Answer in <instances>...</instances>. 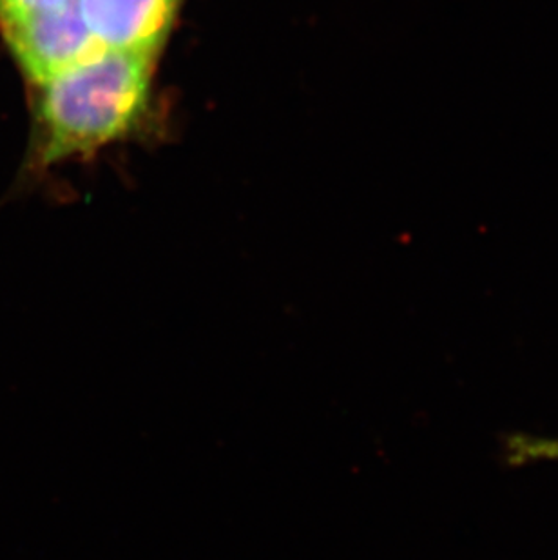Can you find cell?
<instances>
[{"instance_id": "obj_1", "label": "cell", "mask_w": 558, "mask_h": 560, "mask_svg": "<svg viewBox=\"0 0 558 560\" xmlns=\"http://www.w3.org/2000/svg\"><path fill=\"white\" fill-rule=\"evenodd\" d=\"M153 55L102 49L43 88L40 160L93 153L126 135L148 104Z\"/></svg>"}, {"instance_id": "obj_2", "label": "cell", "mask_w": 558, "mask_h": 560, "mask_svg": "<svg viewBox=\"0 0 558 560\" xmlns=\"http://www.w3.org/2000/svg\"><path fill=\"white\" fill-rule=\"evenodd\" d=\"M5 43L22 71L43 85L101 54L74 0L58 10L0 21Z\"/></svg>"}, {"instance_id": "obj_3", "label": "cell", "mask_w": 558, "mask_h": 560, "mask_svg": "<svg viewBox=\"0 0 558 560\" xmlns=\"http://www.w3.org/2000/svg\"><path fill=\"white\" fill-rule=\"evenodd\" d=\"M179 0H74L96 43L113 51L156 55Z\"/></svg>"}, {"instance_id": "obj_4", "label": "cell", "mask_w": 558, "mask_h": 560, "mask_svg": "<svg viewBox=\"0 0 558 560\" xmlns=\"http://www.w3.org/2000/svg\"><path fill=\"white\" fill-rule=\"evenodd\" d=\"M508 459L515 465L524 463H558V438H538V435L516 434L508 439Z\"/></svg>"}, {"instance_id": "obj_5", "label": "cell", "mask_w": 558, "mask_h": 560, "mask_svg": "<svg viewBox=\"0 0 558 560\" xmlns=\"http://www.w3.org/2000/svg\"><path fill=\"white\" fill-rule=\"evenodd\" d=\"M68 2L69 0H0V21L58 10Z\"/></svg>"}]
</instances>
